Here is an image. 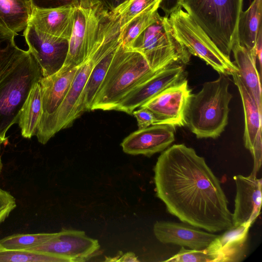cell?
Returning a JSON list of instances; mask_svg holds the SVG:
<instances>
[{"label":"cell","instance_id":"cell-1","mask_svg":"<svg viewBox=\"0 0 262 262\" xmlns=\"http://www.w3.org/2000/svg\"><path fill=\"white\" fill-rule=\"evenodd\" d=\"M157 196L183 223L215 233L232 226L228 201L205 160L183 144L164 150L154 167Z\"/></svg>","mask_w":262,"mask_h":262},{"label":"cell","instance_id":"cell-2","mask_svg":"<svg viewBox=\"0 0 262 262\" xmlns=\"http://www.w3.org/2000/svg\"><path fill=\"white\" fill-rule=\"evenodd\" d=\"M119 25L118 12L110 11L101 0H77L68 55L59 72L88 60L107 34Z\"/></svg>","mask_w":262,"mask_h":262},{"label":"cell","instance_id":"cell-3","mask_svg":"<svg viewBox=\"0 0 262 262\" xmlns=\"http://www.w3.org/2000/svg\"><path fill=\"white\" fill-rule=\"evenodd\" d=\"M229 85L228 75L219 73L216 79L205 82L201 91L191 95L186 111V125L196 138L215 139L224 130L232 98Z\"/></svg>","mask_w":262,"mask_h":262},{"label":"cell","instance_id":"cell-4","mask_svg":"<svg viewBox=\"0 0 262 262\" xmlns=\"http://www.w3.org/2000/svg\"><path fill=\"white\" fill-rule=\"evenodd\" d=\"M158 71H153L140 53L127 49L121 43L115 51L91 110H115L127 94Z\"/></svg>","mask_w":262,"mask_h":262},{"label":"cell","instance_id":"cell-5","mask_svg":"<svg viewBox=\"0 0 262 262\" xmlns=\"http://www.w3.org/2000/svg\"><path fill=\"white\" fill-rule=\"evenodd\" d=\"M243 0H180L183 8L230 59L232 46L238 39V24Z\"/></svg>","mask_w":262,"mask_h":262},{"label":"cell","instance_id":"cell-6","mask_svg":"<svg viewBox=\"0 0 262 262\" xmlns=\"http://www.w3.org/2000/svg\"><path fill=\"white\" fill-rule=\"evenodd\" d=\"M42 77L40 68L28 50L0 78V139L6 141L7 132L18 123L30 91Z\"/></svg>","mask_w":262,"mask_h":262},{"label":"cell","instance_id":"cell-7","mask_svg":"<svg viewBox=\"0 0 262 262\" xmlns=\"http://www.w3.org/2000/svg\"><path fill=\"white\" fill-rule=\"evenodd\" d=\"M127 49L140 53L155 71L174 64L185 65L191 57L187 49L173 36L168 17L160 15Z\"/></svg>","mask_w":262,"mask_h":262},{"label":"cell","instance_id":"cell-8","mask_svg":"<svg viewBox=\"0 0 262 262\" xmlns=\"http://www.w3.org/2000/svg\"><path fill=\"white\" fill-rule=\"evenodd\" d=\"M168 20L173 36L191 55L199 57L219 73L232 75L238 72L234 63L181 6L169 15Z\"/></svg>","mask_w":262,"mask_h":262},{"label":"cell","instance_id":"cell-9","mask_svg":"<svg viewBox=\"0 0 262 262\" xmlns=\"http://www.w3.org/2000/svg\"><path fill=\"white\" fill-rule=\"evenodd\" d=\"M95 63L89 59L81 64L67 95L57 110L39 126L36 134L39 143L45 144L59 131L71 126L84 112L81 94Z\"/></svg>","mask_w":262,"mask_h":262},{"label":"cell","instance_id":"cell-10","mask_svg":"<svg viewBox=\"0 0 262 262\" xmlns=\"http://www.w3.org/2000/svg\"><path fill=\"white\" fill-rule=\"evenodd\" d=\"M29 50L38 63L43 77L62 67L69 51V40L43 33L29 24L24 32Z\"/></svg>","mask_w":262,"mask_h":262},{"label":"cell","instance_id":"cell-11","mask_svg":"<svg viewBox=\"0 0 262 262\" xmlns=\"http://www.w3.org/2000/svg\"><path fill=\"white\" fill-rule=\"evenodd\" d=\"M100 248L98 241L84 231L62 229L49 241L27 250L50 254L65 262H81L91 257Z\"/></svg>","mask_w":262,"mask_h":262},{"label":"cell","instance_id":"cell-12","mask_svg":"<svg viewBox=\"0 0 262 262\" xmlns=\"http://www.w3.org/2000/svg\"><path fill=\"white\" fill-rule=\"evenodd\" d=\"M184 65L174 64L157 71L137 85L119 102L116 111L132 114L135 110L166 90L187 80Z\"/></svg>","mask_w":262,"mask_h":262},{"label":"cell","instance_id":"cell-13","mask_svg":"<svg viewBox=\"0 0 262 262\" xmlns=\"http://www.w3.org/2000/svg\"><path fill=\"white\" fill-rule=\"evenodd\" d=\"M191 94L186 80L166 90L140 107L146 108L152 113L155 118L153 125L184 126L186 125V111Z\"/></svg>","mask_w":262,"mask_h":262},{"label":"cell","instance_id":"cell-14","mask_svg":"<svg viewBox=\"0 0 262 262\" xmlns=\"http://www.w3.org/2000/svg\"><path fill=\"white\" fill-rule=\"evenodd\" d=\"M236 185L233 226L252 225L260 214L261 206V179L250 174L233 177Z\"/></svg>","mask_w":262,"mask_h":262},{"label":"cell","instance_id":"cell-15","mask_svg":"<svg viewBox=\"0 0 262 262\" xmlns=\"http://www.w3.org/2000/svg\"><path fill=\"white\" fill-rule=\"evenodd\" d=\"M175 128L168 124L152 125L130 134L121 146L127 154L150 157L164 151L174 141Z\"/></svg>","mask_w":262,"mask_h":262},{"label":"cell","instance_id":"cell-16","mask_svg":"<svg viewBox=\"0 0 262 262\" xmlns=\"http://www.w3.org/2000/svg\"><path fill=\"white\" fill-rule=\"evenodd\" d=\"M153 231L157 239L163 244L197 250L206 248L218 236L183 222L157 221Z\"/></svg>","mask_w":262,"mask_h":262},{"label":"cell","instance_id":"cell-17","mask_svg":"<svg viewBox=\"0 0 262 262\" xmlns=\"http://www.w3.org/2000/svg\"><path fill=\"white\" fill-rule=\"evenodd\" d=\"M251 225L232 226L205 248L211 262H239L246 257L247 238Z\"/></svg>","mask_w":262,"mask_h":262},{"label":"cell","instance_id":"cell-18","mask_svg":"<svg viewBox=\"0 0 262 262\" xmlns=\"http://www.w3.org/2000/svg\"><path fill=\"white\" fill-rule=\"evenodd\" d=\"M79 66L64 72L58 71L47 77H42L39 80L42 114L38 128L57 110L69 90Z\"/></svg>","mask_w":262,"mask_h":262},{"label":"cell","instance_id":"cell-19","mask_svg":"<svg viewBox=\"0 0 262 262\" xmlns=\"http://www.w3.org/2000/svg\"><path fill=\"white\" fill-rule=\"evenodd\" d=\"M75 6L32 9L29 24L43 33L69 40L74 25Z\"/></svg>","mask_w":262,"mask_h":262},{"label":"cell","instance_id":"cell-20","mask_svg":"<svg viewBox=\"0 0 262 262\" xmlns=\"http://www.w3.org/2000/svg\"><path fill=\"white\" fill-rule=\"evenodd\" d=\"M231 52L234 57L233 63L238 69L237 75L261 112V77L256 68V53L241 45L238 39L234 43Z\"/></svg>","mask_w":262,"mask_h":262},{"label":"cell","instance_id":"cell-21","mask_svg":"<svg viewBox=\"0 0 262 262\" xmlns=\"http://www.w3.org/2000/svg\"><path fill=\"white\" fill-rule=\"evenodd\" d=\"M232 76L239 91L243 103L245 118L243 138L244 145L252 153L255 144L261 138V112L254 99L246 90L236 72Z\"/></svg>","mask_w":262,"mask_h":262},{"label":"cell","instance_id":"cell-22","mask_svg":"<svg viewBox=\"0 0 262 262\" xmlns=\"http://www.w3.org/2000/svg\"><path fill=\"white\" fill-rule=\"evenodd\" d=\"M262 0H253L249 8L240 14L238 37L241 45L255 53V44L261 28Z\"/></svg>","mask_w":262,"mask_h":262},{"label":"cell","instance_id":"cell-23","mask_svg":"<svg viewBox=\"0 0 262 262\" xmlns=\"http://www.w3.org/2000/svg\"><path fill=\"white\" fill-rule=\"evenodd\" d=\"M42 114V97L39 82L32 88L20 111L18 123L22 136L30 139L36 136Z\"/></svg>","mask_w":262,"mask_h":262},{"label":"cell","instance_id":"cell-24","mask_svg":"<svg viewBox=\"0 0 262 262\" xmlns=\"http://www.w3.org/2000/svg\"><path fill=\"white\" fill-rule=\"evenodd\" d=\"M32 12L30 0H0V20L15 33L25 30Z\"/></svg>","mask_w":262,"mask_h":262},{"label":"cell","instance_id":"cell-25","mask_svg":"<svg viewBox=\"0 0 262 262\" xmlns=\"http://www.w3.org/2000/svg\"><path fill=\"white\" fill-rule=\"evenodd\" d=\"M119 46L103 56L92 68L80 99L81 104L84 112L91 110L94 98L106 75L115 51Z\"/></svg>","mask_w":262,"mask_h":262},{"label":"cell","instance_id":"cell-26","mask_svg":"<svg viewBox=\"0 0 262 262\" xmlns=\"http://www.w3.org/2000/svg\"><path fill=\"white\" fill-rule=\"evenodd\" d=\"M161 2L159 1L147 8L121 28L120 40L124 47L128 49L134 39L156 21L159 16L158 9Z\"/></svg>","mask_w":262,"mask_h":262},{"label":"cell","instance_id":"cell-27","mask_svg":"<svg viewBox=\"0 0 262 262\" xmlns=\"http://www.w3.org/2000/svg\"><path fill=\"white\" fill-rule=\"evenodd\" d=\"M17 34L8 29L0 20V78L25 52L15 42Z\"/></svg>","mask_w":262,"mask_h":262},{"label":"cell","instance_id":"cell-28","mask_svg":"<svg viewBox=\"0 0 262 262\" xmlns=\"http://www.w3.org/2000/svg\"><path fill=\"white\" fill-rule=\"evenodd\" d=\"M56 233L15 234L0 239V246L6 249L27 250L40 245L56 236Z\"/></svg>","mask_w":262,"mask_h":262},{"label":"cell","instance_id":"cell-29","mask_svg":"<svg viewBox=\"0 0 262 262\" xmlns=\"http://www.w3.org/2000/svg\"><path fill=\"white\" fill-rule=\"evenodd\" d=\"M65 262L46 253L25 250L6 249L0 246V262Z\"/></svg>","mask_w":262,"mask_h":262},{"label":"cell","instance_id":"cell-30","mask_svg":"<svg viewBox=\"0 0 262 262\" xmlns=\"http://www.w3.org/2000/svg\"><path fill=\"white\" fill-rule=\"evenodd\" d=\"M161 0H128L116 11L120 21L121 28L136 16Z\"/></svg>","mask_w":262,"mask_h":262},{"label":"cell","instance_id":"cell-31","mask_svg":"<svg viewBox=\"0 0 262 262\" xmlns=\"http://www.w3.org/2000/svg\"><path fill=\"white\" fill-rule=\"evenodd\" d=\"M165 261L211 262V260L206 254L205 249L197 250L187 249L182 247L176 254L165 260Z\"/></svg>","mask_w":262,"mask_h":262},{"label":"cell","instance_id":"cell-32","mask_svg":"<svg viewBox=\"0 0 262 262\" xmlns=\"http://www.w3.org/2000/svg\"><path fill=\"white\" fill-rule=\"evenodd\" d=\"M16 207L14 197L0 187V224L5 220Z\"/></svg>","mask_w":262,"mask_h":262},{"label":"cell","instance_id":"cell-33","mask_svg":"<svg viewBox=\"0 0 262 262\" xmlns=\"http://www.w3.org/2000/svg\"><path fill=\"white\" fill-rule=\"evenodd\" d=\"M32 9L48 10L67 6H75L77 0H30Z\"/></svg>","mask_w":262,"mask_h":262},{"label":"cell","instance_id":"cell-34","mask_svg":"<svg viewBox=\"0 0 262 262\" xmlns=\"http://www.w3.org/2000/svg\"><path fill=\"white\" fill-rule=\"evenodd\" d=\"M132 115L137 119L139 129L145 128L154 124V116L146 108L140 107L138 110L134 111Z\"/></svg>","mask_w":262,"mask_h":262},{"label":"cell","instance_id":"cell-35","mask_svg":"<svg viewBox=\"0 0 262 262\" xmlns=\"http://www.w3.org/2000/svg\"><path fill=\"white\" fill-rule=\"evenodd\" d=\"M180 0H161L159 8L162 9L168 17L173 11L180 7Z\"/></svg>","mask_w":262,"mask_h":262},{"label":"cell","instance_id":"cell-36","mask_svg":"<svg viewBox=\"0 0 262 262\" xmlns=\"http://www.w3.org/2000/svg\"><path fill=\"white\" fill-rule=\"evenodd\" d=\"M262 31L261 28L259 29L255 44V52L256 59H258L259 66V75H261V63H262Z\"/></svg>","mask_w":262,"mask_h":262},{"label":"cell","instance_id":"cell-37","mask_svg":"<svg viewBox=\"0 0 262 262\" xmlns=\"http://www.w3.org/2000/svg\"><path fill=\"white\" fill-rule=\"evenodd\" d=\"M105 261H139L135 254L132 252H127L122 255L120 254L113 258H106Z\"/></svg>","mask_w":262,"mask_h":262},{"label":"cell","instance_id":"cell-38","mask_svg":"<svg viewBox=\"0 0 262 262\" xmlns=\"http://www.w3.org/2000/svg\"><path fill=\"white\" fill-rule=\"evenodd\" d=\"M105 7L111 11H115L128 0H101Z\"/></svg>","mask_w":262,"mask_h":262},{"label":"cell","instance_id":"cell-39","mask_svg":"<svg viewBox=\"0 0 262 262\" xmlns=\"http://www.w3.org/2000/svg\"><path fill=\"white\" fill-rule=\"evenodd\" d=\"M5 142V141L0 139V150H1V147L2 144L3 143H4ZM2 168H3V163H2V161L1 157L0 156V173L2 172Z\"/></svg>","mask_w":262,"mask_h":262}]
</instances>
